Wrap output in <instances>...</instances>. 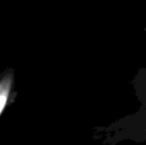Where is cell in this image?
<instances>
[{"label": "cell", "mask_w": 146, "mask_h": 145, "mask_svg": "<svg viewBox=\"0 0 146 145\" xmlns=\"http://www.w3.org/2000/svg\"><path fill=\"white\" fill-rule=\"evenodd\" d=\"M15 69L6 68L1 73L0 78V116L3 115L7 106L13 103L15 93Z\"/></svg>", "instance_id": "6da1fadb"}]
</instances>
